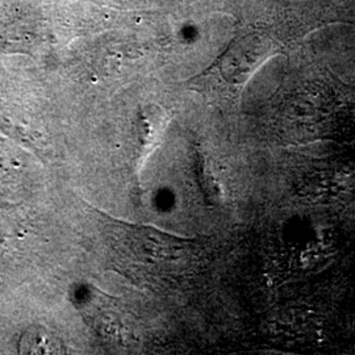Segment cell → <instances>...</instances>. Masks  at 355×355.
<instances>
[{"instance_id": "6da1fadb", "label": "cell", "mask_w": 355, "mask_h": 355, "mask_svg": "<svg viewBox=\"0 0 355 355\" xmlns=\"http://www.w3.org/2000/svg\"><path fill=\"white\" fill-rule=\"evenodd\" d=\"M107 233L117 253L145 265L173 261L191 243L190 240L178 239L150 227L119 221H110Z\"/></svg>"}, {"instance_id": "7a4b0ae2", "label": "cell", "mask_w": 355, "mask_h": 355, "mask_svg": "<svg viewBox=\"0 0 355 355\" xmlns=\"http://www.w3.org/2000/svg\"><path fill=\"white\" fill-rule=\"evenodd\" d=\"M274 45L266 37L257 33L241 36L232 42L217 69L221 76L233 86H240L248 80L254 70L272 54Z\"/></svg>"}, {"instance_id": "3957f363", "label": "cell", "mask_w": 355, "mask_h": 355, "mask_svg": "<svg viewBox=\"0 0 355 355\" xmlns=\"http://www.w3.org/2000/svg\"><path fill=\"white\" fill-rule=\"evenodd\" d=\"M19 347L21 353L26 354H51L62 352L61 341L44 329L28 330Z\"/></svg>"}]
</instances>
